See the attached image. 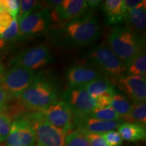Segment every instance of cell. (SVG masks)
<instances>
[{
  "mask_svg": "<svg viewBox=\"0 0 146 146\" xmlns=\"http://www.w3.org/2000/svg\"><path fill=\"white\" fill-rule=\"evenodd\" d=\"M57 97L56 85L50 79L39 75L18 99L25 108L42 111L56 101Z\"/></svg>",
  "mask_w": 146,
  "mask_h": 146,
  "instance_id": "1",
  "label": "cell"
},
{
  "mask_svg": "<svg viewBox=\"0 0 146 146\" xmlns=\"http://www.w3.org/2000/svg\"><path fill=\"white\" fill-rule=\"evenodd\" d=\"M110 48L128 66L142 52V43L137 35L125 27H116L108 36Z\"/></svg>",
  "mask_w": 146,
  "mask_h": 146,
  "instance_id": "2",
  "label": "cell"
},
{
  "mask_svg": "<svg viewBox=\"0 0 146 146\" xmlns=\"http://www.w3.org/2000/svg\"><path fill=\"white\" fill-rule=\"evenodd\" d=\"M65 35L69 41L77 46L88 45L100 36L98 20L92 14L72 20L66 26Z\"/></svg>",
  "mask_w": 146,
  "mask_h": 146,
  "instance_id": "3",
  "label": "cell"
},
{
  "mask_svg": "<svg viewBox=\"0 0 146 146\" xmlns=\"http://www.w3.org/2000/svg\"><path fill=\"white\" fill-rule=\"evenodd\" d=\"M29 117L35 131V146H65L67 133L49 123L41 112L33 113Z\"/></svg>",
  "mask_w": 146,
  "mask_h": 146,
  "instance_id": "4",
  "label": "cell"
},
{
  "mask_svg": "<svg viewBox=\"0 0 146 146\" xmlns=\"http://www.w3.org/2000/svg\"><path fill=\"white\" fill-rule=\"evenodd\" d=\"M35 76V72L31 69L12 66L1 76L0 87L11 98H18L31 85Z\"/></svg>",
  "mask_w": 146,
  "mask_h": 146,
  "instance_id": "5",
  "label": "cell"
},
{
  "mask_svg": "<svg viewBox=\"0 0 146 146\" xmlns=\"http://www.w3.org/2000/svg\"><path fill=\"white\" fill-rule=\"evenodd\" d=\"M89 58L106 74L114 77H120L127 70V66L107 45L96 47L89 55Z\"/></svg>",
  "mask_w": 146,
  "mask_h": 146,
  "instance_id": "6",
  "label": "cell"
},
{
  "mask_svg": "<svg viewBox=\"0 0 146 146\" xmlns=\"http://www.w3.org/2000/svg\"><path fill=\"white\" fill-rule=\"evenodd\" d=\"M35 131L29 116H19L11 125L5 146H35Z\"/></svg>",
  "mask_w": 146,
  "mask_h": 146,
  "instance_id": "7",
  "label": "cell"
},
{
  "mask_svg": "<svg viewBox=\"0 0 146 146\" xmlns=\"http://www.w3.org/2000/svg\"><path fill=\"white\" fill-rule=\"evenodd\" d=\"M64 100L70 108L74 118L88 116L96 109V101L84 87H70L63 95Z\"/></svg>",
  "mask_w": 146,
  "mask_h": 146,
  "instance_id": "8",
  "label": "cell"
},
{
  "mask_svg": "<svg viewBox=\"0 0 146 146\" xmlns=\"http://www.w3.org/2000/svg\"><path fill=\"white\" fill-rule=\"evenodd\" d=\"M53 58L45 45H38L18 54L10 62L11 66H23L34 70L52 63Z\"/></svg>",
  "mask_w": 146,
  "mask_h": 146,
  "instance_id": "9",
  "label": "cell"
},
{
  "mask_svg": "<svg viewBox=\"0 0 146 146\" xmlns=\"http://www.w3.org/2000/svg\"><path fill=\"white\" fill-rule=\"evenodd\" d=\"M41 112L49 123L66 133L74 127V114L70 108L63 100H56Z\"/></svg>",
  "mask_w": 146,
  "mask_h": 146,
  "instance_id": "10",
  "label": "cell"
},
{
  "mask_svg": "<svg viewBox=\"0 0 146 146\" xmlns=\"http://www.w3.org/2000/svg\"><path fill=\"white\" fill-rule=\"evenodd\" d=\"M19 36H31L40 35L48 29L51 24L50 13L48 9L33 12L17 20Z\"/></svg>",
  "mask_w": 146,
  "mask_h": 146,
  "instance_id": "11",
  "label": "cell"
},
{
  "mask_svg": "<svg viewBox=\"0 0 146 146\" xmlns=\"http://www.w3.org/2000/svg\"><path fill=\"white\" fill-rule=\"evenodd\" d=\"M120 88L125 91L134 104L145 102V76L129 75L123 76L119 79Z\"/></svg>",
  "mask_w": 146,
  "mask_h": 146,
  "instance_id": "12",
  "label": "cell"
},
{
  "mask_svg": "<svg viewBox=\"0 0 146 146\" xmlns=\"http://www.w3.org/2000/svg\"><path fill=\"white\" fill-rule=\"evenodd\" d=\"M122 123V120H102L86 116L83 118H74V126L76 129L86 133L103 134L114 131Z\"/></svg>",
  "mask_w": 146,
  "mask_h": 146,
  "instance_id": "13",
  "label": "cell"
},
{
  "mask_svg": "<svg viewBox=\"0 0 146 146\" xmlns=\"http://www.w3.org/2000/svg\"><path fill=\"white\" fill-rule=\"evenodd\" d=\"M101 76V74L96 69L80 65L71 67L66 74L67 81L70 87H84Z\"/></svg>",
  "mask_w": 146,
  "mask_h": 146,
  "instance_id": "14",
  "label": "cell"
},
{
  "mask_svg": "<svg viewBox=\"0 0 146 146\" xmlns=\"http://www.w3.org/2000/svg\"><path fill=\"white\" fill-rule=\"evenodd\" d=\"M62 21H70L79 18L87 8L86 1L83 0H64L55 7Z\"/></svg>",
  "mask_w": 146,
  "mask_h": 146,
  "instance_id": "15",
  "label": "cell"
},
{
  "mask_svg": "<svg viewBox=\"0 0 146 146\" xmlns=\"http://www.w3.org/2000/svg\"><path fill=\"white\" fill-rule=\"evenodd\" d=\"M125 20L128 30L137 35L145 30L146 25V1L132 9L126 14Z\"/></svg>",
  "mask_w": 146,
  "mask_h": 146,
  "instance_id": "16",
  "label": "cell"
},
{
  "mask_svg": "<svg viewBox=\"0 0 146 146\" xmlns=\"http://www.w3.org/2000/svg\"><path fill=\"white\" fill-rule=\"evenodd\" d=\"M102 10L110 25H116L125 20L123 0H106L102 5Z\"/></svg>",
  "mask_w": 146,
  "mask_h": 146,
  "instance_id": "17",
  "label": "cell"
},
{
  "mask_svg": "<svg viewBox=\"0 0 146 146\" xmlns=\"http://www.w3.org/2000/svg\"><path fill=\"white\" fill-rule=\"evenodd\" d=\"M118 133L123 139L129 141L145 140V127L133 123H122L118 127Z\"/></svg>",
  "mask_w": 146,
  "mask_h": 146,
  "instance_id": "18",
  "label": "cell"
},
{
  "mask_svg": "<svg viewBox=\"0 0 146 146\" xmlns=\"http://www.w3.org/2000/svg\"><path fill=\"white\" fill-rule=\"evenodd\" d=\"M84 87L94 100L104 95L114 96L116 94L114 85L109 79L102 78V76L87 84Z\"/></svg>",
  "mask_w": 146,
  "mask_h": 146,
  "instance_id": "19",
  "label": "cell"
},
{
  "mask_svg": "<svg viewBox=\"0 0 146 146\" xmlns=\"http://www.w3.org/2000/svg\"><path fill=\"white\" fill-rule=\"evenodd\" d=\"M124 119L127 123H137L145 127L146 124V104L145 102L134 104L131 112Z\"/></svg>",
  "mask_w": 146,
  "mask_h": 146,
  "instance_id": "20",
  "label": "cell"
},
{
  "mask_svg": "<svg viewBox=\"0 0 146 146\" xmlns=\"http://www.w3.org/2000/svg\"><path fill=\"white\" fill-rule=\"evenodd\" d=\"M110 106L121 118L129 114L133 106L123 95L119 94H115L113 96Z\"/></svg>",
  "mask_w": 146,
  "mask_h": 146,
  "instance_id": "21",
  "label": "cell"
},
{
  "mask_svg": "<svg viewBox=\"0 0 146 146\" xmlns=\"http://www.w3.org/2000/svg\"><path fill=\"white\" fill-rule=\"evenodd\" d=\"M88 116L102 120H121V118L111 106L104 108H96Z\"/></svg>",
  "mask_w": 146,
  "mask_h": 146,
  "instance_id": "22",
  "label": "cell"
},
{
  "mask_svg": "<svg viewBox=\"0 0 146 146\" xmlns=\"http://www.w3.org/2000/svg\"><path fill=\"white\" fill-rule=\"evenodd\" d=\"M65 146H90L86 133L78 129L72 131L66 137Z\"/></svg>",
  "mask_w": 146,
  "mask_h": 146,
  "instance_id": "23",
  "label": "cell"
},
{
  "mask_svg": "<svg viewBox=\"0 0 146 146\" xmlns=\"http://www.w3.org/2000/svg\"><path fill=\"white\" fill-rule=\"evenodd\" d=\"M127 68L128 72L131 75L145 76L146 56L145 52H142Z\"/></svg>",
  "mask_w": 146,
  "mask_h": 146,
  "instance_id": "24",
  "label": "cell"
},
{
  "mask_svg": "<svg viewBox=\"0 0 146 146\" xmlns=\"http://www.w3.org/2000/svg\"><path fill=\"white\" fill-rule=\"evenodd\" d=\"M41 2L35 0H22L20 3V11L17 20L33 12L35 9L40 8Z\"/></svg>",
  "mask_w": 146,
  "mask_h": 146,
  "instance_id": "25",
  "label": "cell"
},
{
  "mask_svg": "<svg viewBox=\"0 0 146 146\" xmlns=\"http://www.w3.org/2000/svg\"><path fill=\"white\" fill-rule=\"evenodd\" d=\"M21 1L18 0H1L0 5L3 11L8 13L12 18H17L20 11Z\"/></svg>",
  "mask_w": 146,
  "mask_h": 146,
  "instance_id": "26",
  "label": "cell"
},
{
  "mask_svg": "<svg viewBox=\"0 0 146 146\" xmlns=\"http://www.w3.org/2000/svg\"><path fill=\"white\" fill-rule=\"evenodd\" d=\"M19 36V28L17 18H14L10 25L1 35V36L5 41H14Z\"/></svg>",
  "mask_w": 146,
  "mask_h": 146,
  "instance_id": "27",
  "label": "cell"
},
{
  "mask_svg": "<svg viewBox=\"0 0 146 146\" xmlns=\"http://www.w3.org/2000/svg\"><path fill=\"white\" fill-rule=\"evenodd\" d=\"M12 120L8 115L0 113V143L4 141L10 131Z\"/></svg>",
  "mask_w": 146,
  "mask_h": 146,
  "instance_id": "28",
  "label": "cell"
},
{
  "mask_svg": "<svg viewBox=\"0 0 146 146\" xmlns=\"http://www.w3.org/2000/svg\"><path fill=\"white\" fill-rule=\"evenodd\" d=\"M103 136L108 146H121L123 143V139L117 131H108L103 133Z\"/></svg>",
  "mask_w": 146,
  "mask_h": 146,
  "instance_id": "29",
  "label": "cell"
},
{
  "mask_svg": "<svg viewBox=\"0 0 146 146\" xmlns=\"http://www.w3.org/2000/svg\"><path fill=\"white\" fill-rule=\"evenodd\" d=\"M86 135L90 146H108L104 138L103 134L86 133Z\"/></svg>",
  "mask_w": 146,
  "mask_h": 146,
  "instance_id": "30",
  "label": "cell"
},
{
  "mask_svg": "<svg viewBox=\"0 0 146 146\" xmlns=\"http://www.w3.org/2000/svg\"><path fill=\"white\" fill-rule=\"evenodd\" d=\"M13 18L10 14L4 11L0 13V35L10 26Z\"/></svg>",
  "mask_w": 146,
  "mask_h": 146,
  "instance_id": "31",
  "label": "cell"
},
{
  "mask_svg": "<svg viewBox=\"0 0 146 146\" xmlns=\"http://www.w3.org/2000/svg\"><path fill=\"white\" fill-rule=\"evenodd\" d=\"M114 96L112 95H104L95 99L96 101V108H104L110 106L112 98Z\"/></svg>",
  "mask_w": 146,
  "mask_h": 146,
  "instance_id": "32",
  "label": "cell"
},
{
  "mask_svg": "<svg viewBox=\"0 0 146 146\" xmlns=\"http://www.w3.org/2000/svg\"><path fill=\"white\" fill-rule=\"evenodd\" d=\"M144 1L143 0H124L123 8L125 12V16L129 11L142 4Z\"/></svg>",
  "mask_w": 146,
  "mask_h": 146,
  "instance_id": "33",
  "label": "cell"
},
{
  "mask_svg": "<svg viewBox=\"0 0 146 146\" xmlns=\"http://www.w3.org/2000/svg\"><path fill=\"white\" fill-rule=\"evenodd\" d=\"M10 99L11 98L8 96V94L0 87V110Z\"/></svg>",
  "mask_w": 146,
  "mask_h": 146,
  "instance_id": "34",
  "label": "cell"
},
{
  "mask_svg": "<svg viewBox=\"0 0 146 146\" xmlns=\"http://www.w3.org/2000/svg\"><path fill=\"white\" fill-rule=\"evenodd\" d=\"M102 2V1L100 0H89V1H86L87 5L90 6L91 8H96L100 4V3Z\"/></svg>",
  "mask_w": 146,
  "mask_h": 146,
  "instance_id": "35",
  "label": "cell"
},
{
  "mask_svg": "<svg viewBox=\"0 0 146 146\" xmlns=\"http://www.w3.org/2000/svg\"><path fill=\"white\" fill-rule=\"evenodd\" d=\"M47 2L51 5H54L55 8V7H57L61 4L62 3V0H52V1H49Z\"/></svg>",
  "mask_w": 146,
  "mask_h": 146,
  "instance_id": "36",
  "label": "cell"
},
{
  "mask_svg": "<svg viewBox=\"0 0 146 146\" xmlns=\"http://www.w3.org/2000/svg\"><path fill=\"white\" fill-rule=\"evenodd\" d=\"M5 45V41L2 39L1 35H0V50H2Z\"/></svg>",
  "mask_w": 146,
  "mask_h": 146,
  "instance_id": "37",
  "label": "cell"
},
{
  "mask_svg": "<svg viewBox=\"0 0 146 146\" xmlns=\"http://www.w3.org/2000/svg\"><path fill=\"white\" fill-rule=\"evenodd\" d=\"M4 73V68H3V64H1V62H0V80H1V76Z\"/></svg>",
  "mask_w": 146,
  "mask_h": 146,
  "instance_id": "38",
  "label": "cell"
},
{
  "mask_svg": "<svg viewBox=\"0 0 146 146\" xmlns=\"http://www.w3.org/2000/svg\"><path fill=\"white\" fill-rule=\"evenodd\" d=\"M0 146H5V145H0Z\"/></svg>",
  "mask_w": 146,
  "mask_h": 146,
  "instance_id": "39",
  "label": "cell"
},
{
  "mask_svg": "<svg viewBox=\"0 0 146 146\" xmlns=\"http://www.w3.org/2000/svg\"><path fill=\"white\" fill-rule=\"evenodd\" d=\"M0 2H1V0H0Z\"/></svg>",
  "mask_w": 146,
  "mask_h": 146,
  "instance_id": "40",
  "label": "cell"
}]
</instances>
